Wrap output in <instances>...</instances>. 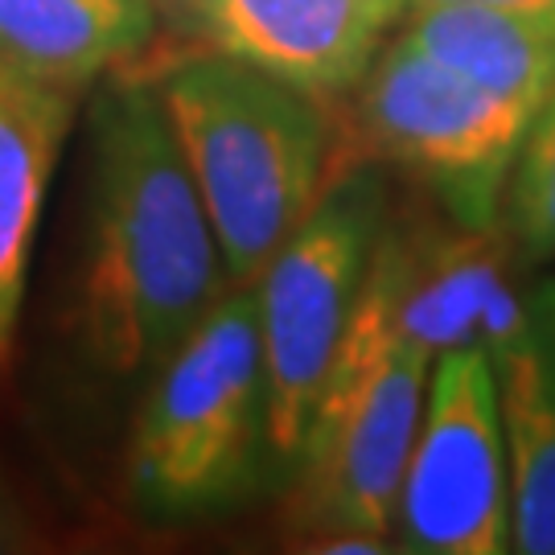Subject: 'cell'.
I'll return each instance as SVG.
<instances>
[{
	"label": "cell",
	"mask_w": 555,
	"mask_h": 555,
	"mask_svg": "<svg viewBox=\"0 0 555 555\" xmlns=\"http://www.w3.org/2000/svg\"><path fill=\"white\" fill-rule=\"evenodd\" d=\"M165 119L194 178L235 288L313 210L330 128L321 100L231 54H198L157 79Z\"/></svg>",
	"instance_id": "7a4b0ae2"
},
{
	"label": "cell",
	"mask_w": 555,
	"mask_h": 555,
	"mask_svg": "<svg viewBox=\"0 0 555 555\" xmlns=\"http://www.w3.org/2000/svg\"><path fill=\"white\" fill-rule=\"evenodd\" d=\"M9 547H21V527L13 511L0 502V552H9Z\"/></svg>",
	"instance_id": "5bb4252c"
},
{
	"label": "cell",
	"mask_w": 555,
	"mask_h": 555,
	"mask_svg": "<svg viewBox=\"0 0 555 555\" xmlns=\"http://www.w3.org/2000/svg\"><path fill=\"white\" fill-rule=\"evenodd\" d=\"M87 140L82 350L112 378L153 375L235 284L157 82H107Z\"/></svg>",
	"instance_id": "6da1fadb"
},
{
	"label": "cell",
	"mask_w": 555,
	"mask_h": 555,
	"mask_svg": "<svg viewBox=\"0 0 555 555\" xmlns=\"http://www.w3.org/2000/svg\"><path fill=\"white\" fill-rule=\"evenodd\" d=\"M268 456V383L251 284L227 288L149 375L128 440V490L140 515L190 522L251 494Z\"/></svg>",
	"instance_id": "3957f363"
},
{
	"label": "cell",
	"mask_w": 555,
	"mask_h": 555,
	"mask_svg": "<svg viewBox=\"0 0 555 555\" xmlns=\"http://www.w3.org/2000/svg\"><path fill=\"white\" fill-rule=\"evenodd\" d=\"M399 38L498 100L535 112L555 82V25L490 4H408Z\"/></svg>",
	"instance_id": "8fae6325"
},
{
	"label": "cell",
	"mask_w": 555,
	"mask_h": 555,
	"mask_svg": "<svg viewBox=\"0 0 555 555\" xmlns=\"http://www.w3.org/2000/svg\"><path fill=\"white\" fill-rule=\"evenodd\" d=\"M477 346L494 362L511 453V552L555 555V280H506Z\"/></svg>",
	"instance_id": "52a82bcc"
},
{
	"label": "cell",
	"mask_w": 555,
	"mask_h": 555,
	"mask_svg": "<svg viewBox=\"0 0 555 555\" xmlns=\"http://www.w3.org/2000/svg\"><path fill=\"white\" fill-rule=\"evenodd\" d=\"M75 116L79 95L0 70V375L13 358L41 206Z\"/></svg>",
	"instance_id": "9c48e42d"
},
{
	"label": "cell",
	"mask_w": 555,
	"mask_h": 555,
	"mask_svg": "<svg viewBox=\"0 0 555 555\" xmlns=\"http://www.w3.org/2000/svg\"><path fill=\"white\" fill-rule=\"evenodd\" d=\"M502 231L527 268L555 259V82L518 140L502 202Z\"/></svg>",
	"instance_id": "7c38bea8"
},
{
	"label": "cell",
	"mask_w": 555,
	"mask_h": 555,
	"mask_svg": "<svg viewBox=\"0 0 555 555\" xmlns=\"http://www.w3.org/2000/svg\"><path fill=\"white\" fill-rule=\"evenodd\" d=\"M511 453L494 362L456 346L433 362L420 433L396 506V535L424 555L511 552Z\"/></svg>",
	"instance_id": "8992f818"
},
{
	"label": "cell",
	"mask_w": 555,
	"mask_h": 555,
	"mask_svg": "<svg viewBox=\"0 0 555 555\" xmlns=\"http://www.w3.org/2000/svg\"><path fill=\"white\" fill-rule=\"evenodd\" d=\"M358 119L378 157L437 198L456 231H498L518 140L535 112L498 100L396 38L358 82Z\"/></svg>",
	"instance_id": "5b68a950"
},
{
	"label": "cell",
	"mask_w": 555,
	"mask_h": 555,
	"mask_svg": "<svg viewBox=\"0 0 555 555\" xmlns=\"http://www.w3.org/2000/svg\"><path fill=\"white\" fill-rule=\"evenodd\" d=\"M157 34V0H0V70L82 95Z\"/></svg>",
	"instance_id": "30bf717a"
},
{
	"label": "cell",
	"mask_w": 555,
	"mask_h": 555,
	"mask_svg": "<svg viewBox=\"0 0 555 555\" xmlns=\"http://www.w3.org/2000/svg\"><path fill=\"white\" fill-rule=\"evenodd\" d=\"M210 50L330 100L354 91L403 0H181Z\"/></svg>",
	"instance_id": "ba28073f"
},
{
	"label": "cell",
	"mask_w": 555,
	"mask_h": 555,
	"mask_svg": "<svg viewBox=\"0 0 555 555\" xmlns=\"http://www.w3.org/2000/svg\"><path fill=\"white\" fill-rule=\"evenodd\" d=\"M408 4H440V0H403ZM461 4H490V9H506V13H522V17H539L555 25V0H461Z\"/></svg>",
	"instance_id": "4fadbf2b"
},
{
	"label": "cell",
	"mask_w": 555,
	"mask_h": 555,
	"mask_svg": "<svg viewBox=\"0 0 555 555\" xmlns=\"http://www.w3.org/2000/svg\"><path fill=\"white\" fill-rule=\"evenodd\" d=\"M383 231L387 181L378 169L341 173L321 190L313 210L251 284L268 383L272 474H297L321 387L350 330Z\"/></svg>",
	"instance_id": "277c9868"
}]
</instances>
